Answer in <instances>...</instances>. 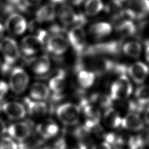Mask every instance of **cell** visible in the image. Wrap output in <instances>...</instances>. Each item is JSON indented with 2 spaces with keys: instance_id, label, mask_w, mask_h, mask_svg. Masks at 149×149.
Segmentation results:
<instances>
[{
  "instance_id": "b9f144b4",
  "label": "cell",
  "mask_w": 149,
  "mask_h": 149,
  "mask_svg": "<svg viewBox=\"0 0 149 149\" xmlns=\"http://www.w3.org/2000/svg\"><path fill=\"white\" fill-rule=\"evenodd\" d=\"M74 5H80L84 0H70Z\"/></svg>"
},
{
  "instance_id": "9c48e42d",
  "label": "cell",
  "mask_w": 149,
  "mask_h": 149,
  "mask_svg": "<svg viewBox=\"0 0 149 149\" xmlns=\"http://www.w3.org/2000/svg\"><path fill=\"white\" fill-rule=\"evenodd\" d=\"M68 42L74 51L81 55L86 48V35L81 27H74L68 33Z\"/></svg>"
},
{
  "instance_id": "8fae6325",
  "label": "cell",
  "mask_w": 149,
  "mask_h": 149,
  "mask_svg": "<svg viewBox=\"0 0 149 149\" xmlns=\"http://www.w3.org/2000/svg\"><path fill=\"white\" fill-rule=\"evenodd\" d=\"M5 27L7 31L13 34L21 35L26 30L27 23L22 15L17 13H12L6 20Z\"/></svg>"
},
{
  "instance_id": "4316f807",
  "label": "cell",
  "mask_w": 149,
  "mask_h": 149,
  "mask_svg": "<svg viewBox=\"0 0 149 149\" xmlns=\"http://www.w3.org/2000/svg\"><path fill=\"white\" fill-rule=\"evenodd\" d=\"M104 8L102 0H86L84 11L87 15L93 16L98 14Z\"/></svg>"
},
{
  "instance_id": "e0dca14e",
  "label": "cell",
  "mask_w": 149,
  "mask_h": 149,
  "mask_svg": "<svg viewBox=\"0 0 149 149\" xmlns=\"http://www.w3.org/2000/svg\"><path fill=\"white\" fill-rule=\"evenodd\" d=\"M112 27L111 24L101 22L94 23L89 27V33L90 36L95 39H101L111 34Z\"/></svg>"
},
{
  "instance_id": "4dcf8cb0",
  "label": "cell",
  "mask_w": 149,
  "mask_h": 149,
  "mask_svg": "<svg viewBox=\"0 0 149 149\" xmlns=\"http://www.w3.org/2000/svg\"><path fill=\"white\" fill-rule=\"evenodd\" d=\"M0 149H18V146L10 138L3 137L0 141Z\"/></svg>"
},
{
  "instance_id": "484cf974",
  "label": "cell",
  "mask_w": 149,
  "mask_h": 149,
  "mask_svg": "<svg viewBox=\"0 0 149 149\" xmlns=\"http://www.w3.org/2000/svg\"><path fill=\"white\" fill-rule=\"evenodd\" d=\"M123 53L127 56L132 58H137L141 52V45L137 41H129L122 47Z\"/></svg>"
},
{
  "instance_id": "f35d334b",
  "label": "cell",
  "mask_w": 149,
  "mask_h": 149,
  "mask_svg": "<svg viewBox=\"0 0 149 149\" xmlns=\"http://www.w3.org/2000/svg\"><path fill=\"white\" fill-rule=\"evenodd\" d=\"M146 46V50H145V55L146 60L149 62V41H146L144 42Z\"/></svg>"
},
{
  "instance_id": "836d02e7",
  "label": "cell",
  "mask_w": 149,
  "mask_h": 149,
  "mask_svg": "<svg viewBox=\"0 0 149 149\" xmlns=\"http://www.w3.org/2000/svg\"><path fill=\"white\" fill-rule=\"evenodd\" d=\"M8 91V85L3 81H0V100L2 99Z\"/></svg>"
},
{
  "instance_id": "3957f363",
  "label": "cell",
  "mask_w": 149,
  "mask_h": 149,
  "mask_svg": "<svg viewBox=\"0 0 149 149\" xmlns=\"http://www.w3.org/2000/svg\"><path fill=\"white\" fill-rule=\"evenodd\" d=\"M122 43L119 41L111 40L107 42L96 44L86 48L83 56H93L101 54L109 55H118L122 49Z\"/></svg>"
},
{
  "instance_id": "f6af8a7d",
  "label": "cell",
  "mask_w": 149,
  "mask_h": 149,
  "mask_svg": "<svg viewBox=\"0 0 149 149\" xmlns=\"http://www.w3.org/2000/svg\"><path fill=\"white\" fill-rule=\"evenodd\" d=\"M146 143H147V144L149 146V133H148V135H147V137H146Z\"/></svg>"
},
{
  "instance_id": "74e56055",
  "label": "cell",
  "mask_w": 149,
  "mask_h": 149,
  "mask_svg": "<svg viewBox=\"0 0 149 149\" xmlns=\"http://www.w3.org/2000/svg\"><path fill=\"white\" fill-rule=\"evenodd\" d=\"M72 149H87V147L84 143L79 142L76 144Z\"/></svg>"
},
{
  "instance_id": "7bdbcfd3",
  "label": "cell",
  "mask_w": 149,
  "mask_h": 149,
  "mask_svg": "<svg viewBox=\"0 0 149 149\" xmlns=\"http://www.w3.org/2000/svg\"><path fill=\"white\" fill-rule=\"evenodd\" d=\"M51 1L53 3L56 4V3H62L64 2L65 1V0H51Z\"/></svg>"
},
{
  "instance_id": "52a82bcc",
  "label": "cell",
  "mask_w": 149,
  "mask_h": 149,
  "mask_svg": "<svg viewBox=\"0 0 149 149\" xmlns=\"http://www.w3.org/2000/svg\"><path fill=\"white\" fill-rule=\"evenodd\" d=\"M133 91L132 85L126 75L119 76L111 86L109 97L112 100H121L129 97Z\"/></svg>"
},
{
  "instance_id": "ac0fdd59",
  "label": "cell",
  "mask_w": 149,
  "mask_h": 149,
  "mask_svg": "<svg viewBox=\"0 0 149 149\" xmlns=\"http://www.w3.org/2000/svg\"><path fill=\"white\" fill-rule=\"evenodd\" d=\"M58 125L51 120H47L39 124L37 127L38 134L44 139H48L55 136L59 132Z\"/></svg>"
},
{
  "instance_id": "5b68a950",
  "label": "cell",
  "mask_w": 149,
  "mask_h": 149,
  "mask_svg": "<svg viewBox=\"0 0 149 149\" xmlns=\"http://www.w3.org/2000/svg\"><path fill=\"white\" fill-rule=\"evenodd\" d=\"M60 21L65 26L81 27L87 22V19L82 13H76L70 5H63L58 12Z\"/></svg>"
},
{
  "instance_id": "ab89813d",
  "label": "cell",
  "mask_w": 149,
  "mask_h": 149,
  "mask_svg": "<svg viewBox=\"0 0 149 149\" xmlns=\"http://www.w3.org/2000/svg\"><path fill=\"white\" fill-rule=\"evenodd\" d=\"M144 120L149 125V107L147 108L144 113Z\"/></svg>"
},
{
  "instance_id": "1f68e13d",
  "label": "cell",
  "mask_w": 149,
  "mask_h": 149,
  "mask_svg": "<svg viewBox=\"0 0 149 149\" xmlns=\"http://www.w3.org/2000/svg\"><path fill=\"white\" fill-rule=\"evenodd\" d=\"M144 106L140 104L136 100H132L128 103V108L133 113H139L144 110Z\"/></svg>"
},
{
  "instance_id": "6da1fadb",
  "label": "cell",
  "mask_w": 149,
  "mask_h": 149,
  "mask_svg": "<svg viewBox=\"0 0 149 149\" xmlns=\"http://www.w3.org/2000/svg\"><path fill=\"white\" fill-rule=\"evenodd\" d=\"M47 33L45 30L40 29L34 35H29L24 37L20 45L22 53L27 57L33 56L36 54L43 47L46 42Z\"/></svg>"
},
{
  "instance_id": "d4e9b609",
  "label": "cell",
  "mask_w": 149,
  "mask_h": 149,
  "mask_svg": "<svg viewBox=\"0 0 149 149\" xmlns=\"http://www.w3.org/2000/svg\"><path fill=\"white\" fill-rule=\"evenodd\" d=\"M122 118L119 113L112 108L106 109L104 115L105 124L111 128H117L120 126Z\"/></svg>"
},
{
  "instance_id": "7402d4cb",
  "label": "cell",
  "mask_w": 149,
  "mask_h": 149,
  "mask_svg": "<svg viewBox=\"0 0 149 149\" xmlns=\"http://www.w3.org/2000/svg\"><path fill=\"white\" fill-rule=\"evenodd\" d=\"M65 86V72L59 70L49 81V87L54 94H61Z\"/></svg>"
},
{
  "instance_id": "e575fe53",
  "label": "cell",
  "mask_w": 149,
  "mask_h": 149,
  "mask_svg": "<svg viewBox=\"0 0 149 149\" xmlns=\"http://www.w3.org/2000/svg\"><path fill=\"white\" fill-rule=\"evenodd\" d=\"M55 146L56 149H66V141L63 138H61L57 140Z\"/></svg>"
},
{
  "instance_id": "5bb4252c",
  "label": "cell",
  "mask_w": 149,
  "mask_h": 149,
  "mask_svg": "<svg viewBox=\"0 0 149 149\" xmlns=\"http://www.w3.org/2000/svg\"><path fill=\"white\" fill-rule=\"evenodd\" d=\"M120 126L127 130L138 132L143 129L144 125L140 117L136 113L130 112L122 119Z\"/></svg>"
},
{
  "instance_id": "f1b7e54d",
  "label": "cell",
  "mask_w": 149,
  "mask_h": 149,
  "mask_svg": "<svg viewBox=\"0 0 149 149\" xmlns=\"http://www.w3.org/2000/svg\"><path fill=\"white\" fill-rule=\"evenodd\" d=\"M135 100L144 107L149 104L148 85H143L136 89L135 91Z\"/></svg>"
},
{
  "instance_id": "44dd1931",
  "label": "cell",
  "mask_w": 149,
  "mask_h": 149,
  "mask_svg": "<svg viewBox=\"0 0 149 149\" xmlns=\"http://www.w3.org/2000/svg\"><path fill=\"white\" fill-rule=\"evenodd\" d=\"M77 72V80L79 85L83 88L91 87L95 79V74L91 70L85 68H80L76 70Z\"/></svg>"
},
{
  "instance_id": "ba28073f",
  "label": "cell",
  "mask_w": 149,
  "mask_h": 149,
  "mask_svg": "<svg viewBox=\"0 0 149 149\" xmlns=\"http://www.w3.org/2000/svg\"><path fill=\"white\" fill-rule=\"evenodd\" d=\"M29 81V76L25 70L20 67H16L10 73L9 86L13 93L19 94L26 90Z\"/></svg>"
},
{
  "instance_id": "cb8c5ba5",
  "label": "cell",
  "mask_w": 149,
  "mask_h": 149,
  "mask_svg": "<svg viewBox=\"0 0 149 149\" xmlns=\"http://www.w3.org/2000/svg\"><path fill=\"white\" fill-rule=\"evenodd\" d=\"M49 94V88L46 85L42 83L37 82L34 83L30 90V95L31 98L39 101L47 99Z\"/></svg>"
},
{
  "instance_id": "277c9868",
  "label": "cell",
  "mask_w": 149,
  "mask_h": 149,
  "mask_svg": "<svg viewBox=\"0 0 149 149\" xmlns=\"http://www.w3.org/2000/svg\"><path fill=\"white\" fill-rule=\"evenodd\" d=\"M80 109L79 105L72 103H65L56 109V115L60 121L67 126H74L79 120Z\"/></svg>"
},
{
  "instance_id": "9a60e30c",
  "label": "cell",
  "mask_w": 149,
  "mask_h": 149,
  "mask_svg": "<svg viewBox=\"0 0 149 149\" xmlns=\"http://www.w3.org/2000/svg\"><path fill=\"white\" fill-rule=\"evenodd\" d=\"M6 115L12 119H19L26 115V109L23 105L17 102H8L2 105Z\"/></svg>"
},
{
  "instance_id": "4fadbf2b",
  "label": "cell",
  "mask_w": 149,
  "mask_h": 149,
  "mask_svg": "<svg viewBox=\"0 0 149 149\" xmlns=\"http://www.w3.org/2000/svg\"><path fill=\"white\" fill-rule=\"evenodd\" d=\"M149 73L148 66L142 62H136L127 68V73L137 84H141L146 79Z\"/></svg>"
},
{
  "instance_id": "ffe728a7",
  "label": "cell",
  "mask_w": 149,
  "mask_h": 149,
  "mask_svg": "<svg viewBox=\"0 0 149 149\" xmlns=\"http://www.w3.org/2000/svg\"><path fill=\"white\" fill-rule=\"evenodd\" d=\"M25 103L27 105L29 113L34 117L38 118L43 116L47 112V106L44 102L39 101H34L29 98H26Z\"/></svg>"
},
{
  "instance_id": "7c38bea8",
  "label": "cell",
  "mask_w": 149,
  "mask_h": 149,
  "mask_svg": "<svg viewBox=\"0 0 149 149\" xmlns=\"http://www.w3.org/2000/svg\"><path fill=\"white\" fill-rule=\"evenodd\" d=\"M31 132L29 124L24 122L13 123L8 129L9 136L19 141H23L28 139L31 134Z\"/></svg>"
},
{
  "instance_id": "d6a6232c",
  "label": "cell",
  "mask_w": 149,
  "mask_h": 149,
  "mask_svg": "<svg viewBox=\"0 0 149 149\" xmlns=\"http://www.w3.org/2000/svg\"><path fill=\"white\" fill-rule=\"evenodd\" d=\"M42 0H23V3L25 7L27 9L28 8L36 7L39 5Z\"/></svg>"
},
{
  "instance_id": "2e32d148",
  "label": "cell",
  "mask_w": 149,
  "mask_h": 149,
  "mask_svg": "<svg viewBox=\"0 0 149 149\" xmlns=\"http://www.w3.org/2000/svg\"><path fill=\"white\" fill-rule=\"evenodd\" d=\"M32 70L37 74H44L47 73L51 68V61L47 55H44L30 60Z\"/></svg>"
},
{
  "instance_id": "8992f818",
  "label": "cell",
  "mask_w": 149,
  "mask_h": 149,
  "mask_svg": "<svg viewBox=\"0 0 149 149\" xmlns=\"http://www.w3.org/2000/svg\"><path fill=\"white\" fill-rule=\"evenodd\" d=\"M123 15L129 20L144 19L149 15V0H129Z\"/></svg>"
},
{
  "instance_id": "8d00e7d4",
  "label": "cell",
  "mask_w": 149,
  "mask_h": 149,
  "mask_svg": "<svg viewBox=\"0 0 149 149\" xmlns=\"http://www.w3.org/2000/svg\"><path fill=\"white\" fill-rule=\"evenodd\" d=\"M6 127L4 122L0 118V136L6 132Z\"/></svg>"
},
{
  "instance_id": "83f0119b",
  "label": "cell",
  "mask_w": 149,
  "mask_h": 149,
  "mask_svg": "<svg viewBox=\"0 0 149 149\" xmlns=\"http://www.w3.org/2000/svg\"><path fill=\"white\" fill-rule=\"evenodd\" d=\"M89 100L95 106L98 105L106 109L111 108L112 104V100L109 95L105 94H94L91 96Z\"/></svg>"
},
{
  "instance_id": "ee69618b",
  "label": "cell",
  "mask_w": 149,
  "mask_h": 149,
  "mask_svg": "<svg viewBox=\"0 0 149 149\" xmlns=\"http://www.w3.org/2000/svg\"><path fill=\"white\" fill-rule=\"evenodd\" d=\"M40 149H56V148L55 147H44Z\"/></svg>"
},
{
  "instance_id": "7a4b0ae2",
  "label": "cell",
  "mask_w": 149,
  "mask_h": 149,
  "mask_svg": "<svg viewBox=\"0 0 149 149\" xmlns=\"http://www.w3.org/2000/svg\"><path fill=\"white\" fill-rule=\"evenodd\" d=\"M0 50L3 57L2 70L5 72L9 70L17 61L20 56V51L16 41L10 37H5L0 41Z\"/></svg>"
},
{
  "instance_id": "30bf717a",
  "label": "cell",
  "mask_w": 149,
  "mask_h": 149,
  "mask_svg": "<svg viewBox=\"0 0 149 149\" xmlns=\"http://www.w3.org/2000/svg\"><path fill=\"white\" fill-rule=\"evenodd\" d=\"M46 50L56 56L63 54L68 49L69 42L61 34H53L48 37L45 42Z\"/></svg>"
},
{
  "instance_id": "d6986e66",
  "label": "cell",
  "mask_w": 149,
  "mask_h": 149,
  "mask_svg": "<svg viewBox=\"0 0 149 149\" xmlns=\"http://www.w3.org/2000/svg\"><path fill=\"white\" fill-rule=\"evenodd\" d=\"M55 8L53 4L47 3L40 7L36 13V20L38 23L51 22L55 17Z\"/></svg>"
},
{
  "instance_id": "603a6c76",
  "label": "cell",
  "mask_w": 149,
  "mask_h": 149,
  "mask_svg": "<svg viewBox=\"0 0 149 149\" xmlns=\"http://www.w3.org/2000/svg\"><path fill=\"white\" fill-rule=\"evenodd\" d=\"M116 30L123 37H130L136 33L137 28L131 20L123 19L116 24Z\"/></svg>"
},
{
  "instance_id": "f546056e",
  "label": "cell",
  "mask_w": 149,
  "mask_h": 149,
  "mask_svg": "<svg viewBox=\"0 0 149 149\" xmlns=\"http://www.w3.org/2000/svg\"><path fill=\"white\" fill-rule=\"evenodd\" d=\"M144 140L142 136L136 135L130 136L127 141L129 149H141L144 146Z\"/></svg>"
},
{
  "instance_id": "60d3db41",
  "label": "cell",
  "mask_w": 149,
  "mask_h": 149,
  "mask_svg": "<svg viewBox=\"0 0 149 149\" xmlns=\"http://www.w3.org/2000/svg\"><path fill=\"white\" fill-rule=\"evenodd\" d=\"M4 31H5V27L3 26V24L0 23V39L3 37Z\"/></svg>"
},
{
  "instance_id": "d590c367",
  "label": "cell",
  "mask_w": 149,
  "mask_h": 149,
  "mask_svg": "<svg viewBox=\"0 0 149 149\" xmlns=\"http://www.w3.org/2000/svg\"><path fill=\"white\" fill-rule=\"evenodd\" d=\"M92 149H111V147L108 143L106 142H102L94 146Z\"/></svg>"
}]
</instances>
